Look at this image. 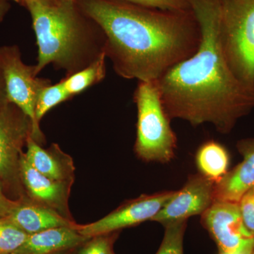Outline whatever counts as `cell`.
<instances>
[{"instance_id": "9", "label": "cell", "mask_w": 254, "mask_h": 254, "mask_svg": "<svg viewBox=\"0 0 254 254\" xmlns=\"http://www.w3.org/2000/svg\"><path fill=\"white\" fill-rule=\"evenodd\" d=\"M175 193L176 191H164L153 195H142L124 203L98 221L83 225L76 224V229L81 235L91 239L135 226L151 220Z\"/></svg>"}, {"instance_id": "29", "label": "cell", "mask_w": 254, "mask_h": 254, "mask_svg": "<svg viewBox=\"0 0 254 254\" xmlns=\"http://www.w3.org/2000/svg\"><path fill=\"white\" fill-rule=\"evenodd\" d=\"M235 254V253H229V252H220V254Z\"/></svg>"}, {"instance_id": "4", "label": "cell", "mask_w": 254, "mask_h": 254, "mask_svg": "<svg viewBox=\"0 0 254 254\" xmlns=\"http://www.w3.org/2000/svg\"><path fill=\"white\" fill-rule=\"evenodd\" d=\"M133 101L138 119L136 155L145 161L168 163L175 157L177 137L164 109L157 81H138Z\"/></svg>"}, {"instance_id": "27", "label": "cell", "mask_w": 254, "mask_h": 254, "mask_svg": "<svg viewBox=\"0 0 254 254\" xmlns=\"http://www.w3.org/2000/svg\"><path fill=\"white\" fill-rule=\"evenodd\" d=\"M53 1V0H23V4H26V3L30 2V1Z\"/></svg>"}, {"instance_id": "11", "label": "cell", "mask_w": 254, "mask_h": 254, "mask_svg": "<svg viewBox=\"0 0 254 254\" xmlns=\"http://www.w3.org/2000/svg\"><path fill=\"white\" fill-rule=\"evenodd\" d=\"M20 176L26 196L72 220L68 210V200L73 181H58L42 175L25 158L20 162Z\"/></svg>"}, {"instance_id": "22", "label": "cell", "mask_w": 254, "mask_h": 254, "mask_svg": "<svg viewBox=\"0 0 254 254\" xmlns=\"http://www.w3.org/2000/svg\"><path fill=\"white\" fill-rule=\"evenodd\" d=\"M128 2L145 6L171 11H184L191 9L188 0H125Z\"/></svg>"}, {"instance_id": "20", "label": "cell", "mask_w": 254, "mask_h": 254, "mask_svg": "<svg viewBox=\"0 0 254 254\" xmlns=\"http://www.w3.org/2000/svg\"><path fill=\"white\" fill-rule=\"evenodd\" d=\"M28 236L8 219H0V254L15 253L22 247Z\"/></svg>"}, {"instance_id": "7", "label": "cell", "mask_w": 254, "mask_h": 254, "mask_svg": "<svg viewBox=\"0 0 254 254\" xmlns=\"http://www.w3.org/2000/svg\"><path fill=\"white\" fill-rule=\"evenodd\" d=\"M32 134L31 119L17 106L9 102L0 109V181L5 193L12 195L13 199L26 196L20 176V162Z\"/></svg>"}, {"instance_id": "14", "label": "cell", "mask_w": 254, "mask_h": 254, "mask_svg": "<svg viewBox=\"0 0 254 254\" xmlns=\"http://www.w3.org/2000/svg\"><path fill=\"white\" fill-rule=\"evenodd\" d=\"M24 152L28 163L42 175L58 181H73L74 165L72 158L53 143L48 149L32 137L28 138Z\"/></svg>"}, {"instance_id": "13", "label": "cell", "mask_w": 254, "mask_h": 254, "mask_svg": "<svg viewBox=\"0 0 254 254\" xmlns=\"http://www.w3.org/2000/svg\"><path fill=\"white\" fill-rule=\"evenodd\" d=\"M5 218L29 235L55 227H74L76 225L72 220L30 200L27 196L18 199L9 216Z\"/></svg>"}, {"instance_id": "18", "label": "cell", "mask_w": 254, "mask_h": 254, "mask_svg": "<svg viewBox=\"0 0 254 254\" xmlns=\"http://www.w3.org/2000/svg\"><path fill=\"white\" fill-rule=\"evenodd\" d=\"M71 97L65 90L63 81H60L55 84H50L42 90L36 106V118L40 124L42 119L50 110L57 105L71 99Z\"/></svg>"}, {"instance_id": "6", "label": "cell", "mask_w": 254, "mask_h": 254, "mask_svg": "<svg viewBox=\"0 0 254 254\" xmlns=\"http://www.w3.org/2000/svg\"><path fill=\"white\" fill-rule=\"evenodd\" d=\"M0 70L4 78L8 101L17 106L31 119L32 138L39 144L44 143V134L36 118L37 99L45 87L52 84L48 78L38 77L35 65L23 62L16 45L0 46Z\"/></svg>"}, {"instance_id": "21", "label": "cell", "mask_w": 254, "mask_h": 254, "mask_svg": "<svg viewBox=\"0 0 254 254\" xmlns=\"http://www.w3.org/2000/svg\"><path fill=\"white\" fill-rule=\"evenodd\" d=\"M115 235H100L87 241L78 254H114L113 245Z\"/></svg>"}, {"instance_id": "31", "label": "cell", "mask_w": 254, "mask_h": 254, "mask_svg": "<svg viewBox=\"0 0 254 254\" xmlns=\"http://www.w3.org/2000/svg\"><path fill=\"white\" fill-rule=\"evenodd\" d=\"M254 254V252H252V254Z\"/></svg>"}, {"instance_id": "12", "label": "cell", "mask_w": 254, "mask_h": 254, "mask_svg": "<svg viewBox=\"0 0 254 254\" xmlns=\"http://www.w3.org/2000/svg\"><path fill=\"white\" fill-rule=\"evenodd\" d=\"M243 160L215 185V200L239 203L246 192L254 187V138L237 142Z\"/></svg>"}, {"instance_id": "10", "label": "cell", "mask_w": 254, "mask_h": 254, "mask_svg": "<svg viewBox=\"0 0 254 254\" xmlns=\"http://www.w3.org/2000/svg\"><path fill=\"white\" fill-rule=\"evenodd\" d=\"M215 182L202 174L190 177L186 185L169 200L152 221L164 224L202 215L215 201Z\"/></svg>"}, {"instance_id": "17", "label": "cell", "mask_w": 254, "mask_h": 254, "mask_svg": "<svg viewBox=\"0 0 254 254\" xmlns=\"http://www.w3.org/2000/svg\"><path fill=\"white\" fill-rule=\"evenodd\" d=\"M106 59V53H103L86 67L61 80L71 98L105 79L107 73Z\"/></svg>"}, {"instance_id": "32", "label": "cell", "mask_w": 254, "mask_h": 254, "mask_svg": "<svg viewBox=\"0 0 254 254\" xmlns=\"http://www.w3.org/2000/svg\"></svg>"}, {"instance_id": "33", "label": "cell", "mask_w": 254, "mask_h": 254, "mask_svg": "<svg viewBox=\"0 0 254 254\" xmlns=\"http://www.w3.org/2000/svg\"></svg>"}, {"instance_id": "28", "label": "cell", "mask_w": 254, "mask_h": 254, "mask_svg": "<svg viewBox=\"0 0 254 254\" xmlns=\"http://www.w3.org/2000/svg\"><path fill=\"white\" fill-rule=\"evenodd\" d=\"M6 1H16V2H17V3H21V4H23V0H6Z\"/></svg>"}, {"instance_id": "15", "label": "cell", "mask_w": 254, "mask_h": 254, "mask_svg": "<svg viewBox=\"0 0 254 254\" xmlns=\"http://www.w3.org/2000/svg\"><path fill=\"white\" fill-rule=\"evenodd\" d=\"M76 225L55 227L30 235L22 247L14 254H60L84 245L90 239L81 235Z\"/></svg>"}, {"instance_id": "26", "label": "cell", "mask_w": 254, "mask_h": 254, "mask_svg": "<svg viewBox=\"0 0 254 254\" xmlns=\"http://www.w3.org/2000/svg\"><path fill=\"white\" fill-rule=\"evenodd\" d=\"M9 9V1L6 0H0V24Z\"/></svg>"}, {"instance_id": "24", "label": "cell", "mask_w": 254, "mask_h": 254, "mask_svg": "<svg viewBox=\"0 0 254 254\" xmlns=\"http://www.w3.org/2000/svg\"><path fill=\"white\" fill-rule=\"evenodd\" d=\"M18 199L9 198L5 193L2 184L0 181V219L9 216L13 209L17 204Z\"/></svg>"}, {"instance_id": "2", "label": "cell", "mask_w": 254, "mask_h": 254, "mask_svg": "<svg viewBox=\"0 0 254 254\" xmlns=\"http://www.w3.org/2000/svg\"><path fill=\"white\" fill-rule=\"evenodd\" d=\"M201 29L198 50L157 81L170 120L192 126L211 124L227 134L254 109V89L236 77L222 52L219 37V0H188Z\"/></svg>"}, {"instance_id": "19", "label": "cell", "mask_w": 254, "mask_h": 254, "mask_svg": "<svg viewBox=\"0 0 254 254\" xmlns=\"http://www.w3.org/2000/svg\"><path fill=\"white\" fill-rule=\"evenodd\" d=\"M187 220H175L164 224L165 235L156 254H184L183 240Z\"/></svg>"}, {"instance_id": "25", "label": "cell", "mask_w": 254, "mask_h": 254, "mask_svg": "<svg viewBox=\"0 0 254 254\" xmlns=\"http://www.w3.org/2000/svg\"><path fill=\"white\" fill-rule=\"evenodd\" d=\"M9 103L2 73L0 70V109Z\"/></svg>"}, {"instance_id": "8", "label": "cell", "mask_w": 254, "mask_h": 254, "mask_svg": "<svg viewBox=\"0 0 254 254\" xmlns=\"http://www.w3.org/2000/svg\"><path fill=\"white\" fill-rule=\"evenodd\" d=\"M201 215L203 226L220 252L238 254L254 252V235L244 223L238 203L215 200Z\"/></svg>"}, {"instance_id": "16", "label": "cell", "mask_w": 254, "mask_h": 254, "mask_svg": "<svg viewBox=\"0 0 254 254\" xmlns=\"http://www.w3.org/2000/svg\"><path fill=\"white\" fill-rule=\"evenodd\" d=\"M196 164L200 174L217 183L228 172V153L218 142L207 141L197 152Z\"/></svg>"}, {"instance_id": "1", "label": "cell", "mask_w": 254, "mask_h": 254, "mask_svg": "<svg viewBox=\"0 0 254 254\" xmlns=\"http://www.w3.org/2000/svg\"><path fill=\"white\" fill-rule=\"evenodd\" d=\"M76 1L103 29L107 58L125 79L158 81L199 48L201 29L192 8L163 10L125 0Z\"/></svg>"}, {"instance_id": "30", "label": "cell", "mask_w": 254, "mask_h": 254, "mask_svg": "<svg viewBox=\"0 0 254 254\" xmlns=\"http://www.w3.org/2000/svg\"><path fill=\"white\" fill-rule=\"evenodd\" d=\"M73 254L72 253H64V254Z\"/></svg>"}, {"instance_id": "5", "label": "cell", "mask_w": 254, "mask_h": 254, "mask_svg": "<svg viewBox=\"0 0 254 254\" xmlns=\"http://www.w3.org/2000/svg\"><path fill=\"white\" fill-rule=\"evenodd\" d=\"M219 37L232 72L254 89V0H219Z\"/></svg>"}, {"instance_id": "23", "label": "cell", "mask_w": 254, "mask_h": 254, "mask_svg": "<svg viewBox=\"0 0 254 254\" xmlns=\"http://www.w3.org/2000/svg\"><path fill=\"white\" fill-rule=\"evenodd\" d=\"M238 203L244 223L254 235V187L246 192Z\"/></svg>"}, {"instance_id": "3", "label": "cell", "mask_w": 254, "mask_h": 254, "mask_svg": "<svg viewBox=\"0 0 254 254\" xmlns=\"http://www.w3.org/2000/svg\"><path fill=\"white\" fill-rule=\"evenodd\" d=\"M38 46L37 76L53 64L66 76L78 72L105 53L106 38L76 0L26 3Z\"/></svg>"}]
</instances>
